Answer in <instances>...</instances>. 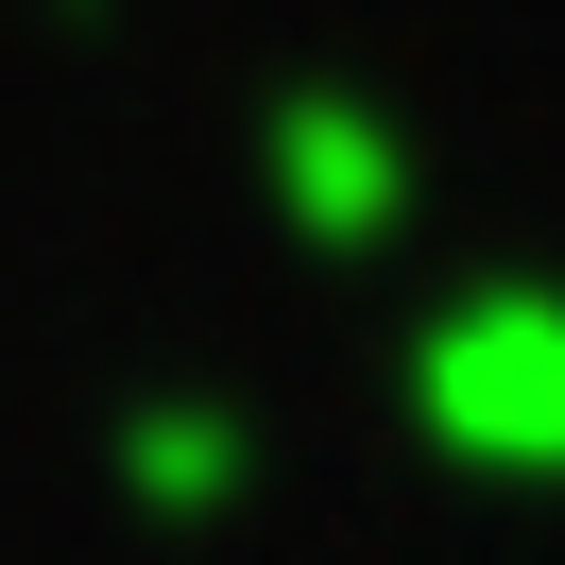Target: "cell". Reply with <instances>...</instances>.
Wrapping results in <instances>:
<instances>
[{"label":"cell","instance_id":"cell-2","mask_svg":"<svg viewBox=\"0 0 565 565\" xmlns=\"http://www.w3.org/2000/svg\"><path fill=\"white\" fill-rule=\"evenodd\" d=\"M257 206H275L291 257H394L428 223V138L343 70H291L257 104Z\"/></svg>","mask_w":565,"mask_h":565},{"label":"cell","instance_id":"cell-3","mask_svg":"<svg viewBox=\"0 0 565 565\" xmlns=\"http://www.w3.org/2000/svg\"><path fill=\"white\" fill-rule=\"evenodd\" d=\"M104 480H120V514H154V531H223L257 480H275V446H257V412H241V394L154 377L138 412L104 428Z\"/></svg>","mask_w":565,"mask_h":565},{"label":"cell","instance_id":"cell-1","mask_svg":"<svg viewBox=\"0 0 565 565\" xmlns=\"http://www.w3.org/2000/svg\"><path fill=\"white\" fill-rule=\"evenodd\" d=\"M394 412H412V446L446 462V480L548 497L565 480V291L514 275V257L446 275L412 326H394Z\"/></svg>","mask_w":565,"mask_h":565}]
</instances>
